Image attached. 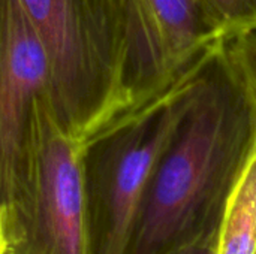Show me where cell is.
I'll list each match as a JSON object with an SVG mask.
<instances>
[{
	"mask_svg": "<svg viewBox=\"0 0 256 254\" xmlns=\"http://www.w3.org/2000/svg\"><path fill=\"white\" fill-rule=\"evenodd\" d=\"M84 153L86 145L66 135L44 105L32 192L2 214V254H93Z\"/></svg>",
	"mask_w": 256,
	"mask_h": 254,
	"instance_id": "obj_4",
	"label": "cell"
},
{
	"mask_svg": "<svg viewBox=\"0 0 256 254\" xmlns=\"http://www.w3.org/2000/svg\"><path fill=\"white\" fill-rule=\"evenodd\" d=\"M207 24L231 40L256 30V0H192Z\"/></svg>",
	"mask_w": 256,
	"mask_h": 254,
	"instance_id": "obj_8",
	"label": "cell"
},
{
	"mask_svg": "<svg viewBox=\"0 0 256 254\" xmlns=\"http://www.w3.org/2000/svg\"><path fill=\"white\" fill-rule=\"evenodd\" d=\"M114 4L124 48L129 117L228 42L207 24L192 0H114Z\"/></svg>",
	"mask_w": 256,
	"mask_h": 254,
	"instance_id": "obj_6",
	"label": "cell"
},
{
	"mask_svg": "<svg viewBox=\"0 0 256 254\" xmlns=\"http://www.w3.org/2000/svg\"><path fill=\"white\" fill-rule=\"evenodd\" d=\"M206 54L166 93L86 147L84 184L93 254H126L150 180L171 145L202 72Z\"/></svg>",
	"mask_w": 256,
	"mask_h": 254,
	"instance_id": "obj_3",
	"label": "cell"
},
{
	"mask_svg": "<svg viewBox=\"0 0 256 254\" xmlns=\"http://www.w3.org/2000/svg\"><path fill=\"white\" fill-rule=\"evenodd\" d=\"M3 253V232H2V211H0V254Z\"/></svg>",
	"mask_w": 256,
	"mask_h": 254,
	"instance_id": "obj_11",
	"label": "cell"
},
{
	"mask_svg": "<svg viewBox=\"0 0 256 254\" xmlns=\"http://www.w3.org/2000/svg\"><path fill=\"white\" fill-rule=\"evenodd\" d=\"M216 254H256V135L226 199L216 237Z\"/></svg>",
	"mask_w": 256,
	"mask_h": 254,
	"instance_id": "obj_7",
	"label": "cell"
},
{
	"mask_svg": "<svg viewBox=\"0 0 256 254\" xmlns=\"http://www.w3.org/2000/svg\"><path fill=\"white\" fill-rule=\"evenodd\" d=\"M48 97L45 49L18 0H0L2 214L22 205L32 192L40 111Z\"/></svg>",
	"mask_w": 256,
	"mask_h": 254,
	"instance_id": "obj_5",
	"label": "cell"
},
{
	"mask_svg": "<svg viewBox=\"0 0 256 254\" xmlns=\"http://www.w3.org/2000/svg\"><path fill=\"white\" fill-rule=\"evenodd\" d=\"M50 64V111L88 145L130 114L114 0H18Z\"/></svg>",
	"mask_w": 256,
	"mask_h": 254,
	"instance_id": "obj_2",
	"label": "cell"
},
{
	"mask_svg": "<svg viewBox=\"0 0 256 254\" xmlns=\"http://www.w3.org/2000/svg\"><path fill=\"white\" fill-rule=\"evenodd\" d=\"M255 135V99L225 42L150 180L126 254H174L216 243Z\"/></svg>",
	"mask_w": 256,
	"mask_h": 254,
	"instance_id": "obj_1",
	"label": "cell"
},
{
	"mask_svg": "<svg viewBox=\"0 0 256 254\" xmlns=\"http://www.w3.org/2000/svg\"><path fill=\"white\" fill-rule=\"evenodd\" d=\"M174 254H216V243L194 246V247H189L186 250H182V252H177Z\"/></svg>",
	"mask_w": 256,
	"mask_h": 254,
	"instance_id": "obj_10",
	"label": "cell"
},
{
	"mask_svg": "<svg viewBox=\"0 0 256 254\" xmlns=\"http://www.w3.org/2000/svg\"><path fill=\"white\" fill-rule=\"evenodd\" d=\"M226 46L249 85L256 103V30L228 40Z\"/></svg>",
	"mask_w": 256,
	"mask_h": 254,
	"instance_id": "obj_9",
	"label": "cell"
}]
</instances>
